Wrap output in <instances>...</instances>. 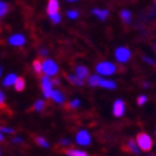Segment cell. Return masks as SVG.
<instances>
[{"instance_id": "8fae6325", "label": "cell", "mask_w": 156, "mask_h": 156, "mask_svg": "<svg viewBox=\"0 0 156 156\" xmlns=\"http://www.w3.org/2000/svg\"><path fill=\"white\" fill-rule=\"evenodd\" d=\"M51 98H52V99H53L56 103H64V100H65L64 94H62L61 91H58V90H52Z\"/></svg>"}, {"instance_id": "e575fe53", "label": "cell", "mask_w": 156, "mask_h": 156, "mask_svg": "<svg viewBox=\"0 0 156 156\" xmlns=\"http://www.w3.org/2000/svg\"><path fill=\"white\" fill-rule=\"evenodd\" d=\"M0 141H3V135L0 133Z\"/></svg>"}, {"instance_id": "cb8c5ba5", "label": "cell", "mask_w": 156, "mask_h": 156, "mask_svg": "<svg viewBox=\"0 0 156 156\" xmlns=\"http://www.w3.org/2000/svg\"><path fill=\"white\" fill-rule=\"evenodd\" d=\"M36 142H37L38 145L43 146V147H48V144H47V141H46L44 138H42V137H37V138H36Z\"/></svg>"}, {"instance_id": "7c38bea8", "label": "cell", "mask_w": 156, "mask_h": 156, "mask_svg": "<svg viewBox=\"0 0 156 156\" xmlns=\"http://www.w3.org/2000/svg\"><path fill=\"white\" fill-rule=\"evenodd\" d=\"M99 87H103V88H105V89H115L117 85H115L114 81L100 79V81H99Z\"/></svg>"}, {"instance_id": "7a4b0ae2", "label": "cell", "mask_w": 156, "mask_h": 156, "mask_svg": "<svg viewBox=\"0 0 156 156\" xmlns=\"http://www.w3.org/2000/svg\"><path fill=\"white\" fill-rule=\"evenodd\" d=\"M117 67L112 62H100L97 65V73L99 75H112L115 73Z\"/></svg>"}, {"instance_id": "277c9868", "label": "cell", "mask_w": 156, "mask_h": 156, "mask_svg": "<svg viewBox=\"0 0 156 156\" xmlns=\"http://www.w3.org/2000/svg\"><path fill=\"white\" fill-rule=\"evenodd\" d=\"M115 58L117 61H119V62H127L129 58H131V52L128 48L126 47H119V48H117L115 51Z\"/></svg>"}, {"instance_id": "2e32d148", "label": "cell", "mask_w": 156, "mask_h": 156, "mask_svg": "<svg viewBox=\"0 0 156 156\" xmlns=\"http://www.w3.org/2000/svg\"><path fill=\"white\" fill-rule=\"evenodd\" d=\"M93 13H94L100 20H104L108 17V14H109L108 10H100V9H94V10H93Z\"/></svg>"}, {"instance_id": "5bb4252c", "label": "cell", "mask_w": 156, "mask_h": 156, "mask_svg": "<svg viewBox=\"0 0 156 156\" xmlns=\"http://www.w3.org/2000/svg\"><path fill=\"white\" fill-rule=\"evenodd\" d=\"M15 79H17V76H15L14 74H9L5 79H4V87H12V85H14L15 83Z\"/></svg>"}, {"instance_id": "d4e9b609", "label": "cell", "mask_w": 156, "mask_h": 156, "mask_svg": "<svg viewBox=\"0 0 156 156\" xmlns=\"http://www.w3.org/2000/svg\"><path fill=\"white\" fill-rule=\"evenodd\" d=\"M43 108H44V102H43V100H38V102L34 104V109H36V111H38V112L42 111Z\"/></svg>"}, {"instance_id": "4316f807", "label": "cell", "mask_w": 156, "mask_h": 156, "mask_svg": "<svg viewBox=\"0 0 156 156\" xmlns=\"http://www.w3.org/2000/svg\"><path fill=\"white\" fill-rule=\"evenodd\" d=\"M147 100V98L145 97V95H141V97H138V99H137V103L140 104V105H142Z\"/></svg>"}, {"instance_id": "30bf717a", "label": "cell", "mask_w": 156, "mask_h": 156, "mask_svg": "<svg viewBox=\"0 0 156 156\" xmlns=\"http://www.w3.org/2000/svg\"><path fill=\"white\" fill-rule=\"evenodd\" d=\"M47 12H48V14H53V13L58 12V3H57V0H50L48 5H47Z\"/></svg>"}, {"instance_id": "83f0119b", "label": "cell", "mask_w": 156, "mask_h": 156, "mask_svg": "<svg viewBox=\"0 0 156 156\" xmlns=\"http://www.w3.org/2000/svg\"><path fill=\"white\" fill-rule=\"evenodd\" d=\"M0 131L5 132V133H14V129L12 128H6V127H0Z\"/></svg>"}, {"instance_id": "f1b7e54d", "label": "cell", "mask_w": 156, "mask_h": 156, "mask_svg": "<svg viewBox=\"0 0 156 156\" xmlns=\"http://www.w3.org/2000/svg\"><path fill=\"white\" fill-rule=\"evenodd\" d=\"M4 104H5V97L3 93L0 91V107H4Z\"/></svg>"}, {"instance_id": "484cf974", "label": "cell", "mask_w": 156, "mask_h": 156, "mask_svg": "<svg viewBox=\"0 0 156 156\" xmlns=\"http://www.w3.org/2000/svg\"><path fill=\"white\" fill-rule=\"evenodd\" d=\"M67 17L71 18V19L77 18V12H76V10H70V12H67Z\"/></svg>"}, {"instance_id": "ffe728a7", "label": "cell", "mask_w": 156, "mask_h": 156, "mask_svg": "<svg viewBox=\"0 0 156 156\" xmlns=\"http://www.w3.org/2000/svg\"><path fill=\"white\" fill-rule=\"evenodd\" d=\"M33 69H34V71L37 74H41L42 73V62L40 60H36L33 62Z\"/></svg>"}, {"instance_id": "4fadbf2b", "label": "cell", "mask_w": 156, "mask_h": 156, "mask_svg": "<svg viewBox=\"0 0 156 156\" xmlns=\"http://www.w3.org/2000/svg\"><path fill=\"white\" fill-rule=\"evenodd\" d=\"M26 87V84H24V79L23 77H17L15 79V83H14V88L17 91H22L23 89H24Z\"/></svg>"}, {"instance_id": "d6986e66", "label": "cell", "mask_w": 156, "mask_h": 156, "mask_svg": "<svg viewBox=\"0 0 156 156\" xmlns=\"http://www.w3.org/2000/svg\"><path fill=\"white\" fill-rule=\"evenodd\" d=\"M121 18L123 19V22L129 23V22H131V12H128V10H122V12H121Z\"/></svg>"}, {"instance_id": "7402d4cb", "label": "cell", "mask_w": 156, "mask_h": 156, "mask_svg": "<svg viewBox=\"0 0 156 156\" xmlns=\"http://www.w3.org/2000/svg\"><path fill=\"white\" fill-rule=\"evenodd\" d=\"M8 9H9V6H8V4H6V3H4V2H0V17H3V15H5V14H6V12H8Z\"/></svg>"}, {"instance_id": "ba28073f", "label": "cell", "mask_w": 156, "mask_h": 156, "mask_svg": "<svg viewBox=\"0 0 156 156\" xmlns=\"http://www.w3.org/2000/svg\"><path fill=\"white\" fill-rule=\"evenodd\" d=\"M9 42L13 46H23L24 42H26V38L23 37L22 34H14V36H12L9 38Z\"/></svg>"}, {"instance_id": "d590c367", "label": "cell", "mask_w": 156, "mask_h": 156, "mask_svg": "<svg viewBox=\"0 0 156 156\" xmlns=\"http://www.w3.org/2000/svg\"><path fill=\"white\" fill-rule=\"evenodd\" d=\"M2 71H3V69H2V67H0V75H2Z\"/></svg>"}, {"instance_id": "52a82bcc", "label": "cell", "mask_w": 156, "mask_h": 156, "mask_svg": "<svg viewBox=\"0 0 156 156\" xmlns=\"http://www.w3.org/2000/svg\"><path fill=\"white\" fill-rule=\"evenodd\" d=\"M124 109H126V107H124V103L122 102L121 99L115 100V103L113 105V114L114 117H122L123 113H124Z\"/></svg>"}, {"instance_id": "ac0fdd59", "label": "cell", "mask_w": 156, "mask_h": 156, "mask_svg": "<svg viewBox=\"0 0 156 156\" xmlns=\"http://www.w3.org/2000/svg\"><path fill=\"white\" fill-rule=\"evenodd\" d=\"M67 155H70V156H85L87 155V152H84V151H79V150H75V149H73V150H67V151H65Z\"/></svg>"}, {"instance_id": "f546056e", "label": "cell", "mask_w": 156, "mask_h": 156, "mask_svg": "<svg viewBox=\"0 0 156 156\" xmlns=\"http://www.w3.org/2000/svg\"><path fill=\"white\" fill-rule=\"evenodd\" d=\"M79 100H73V102H71V104H70V107H71V108H77V107H79Z\"/></svg>"}, {"instance_id": "d6a6232c", "label": "cell", "mask_w": 156, "mask_h": 156, "mask_svg": "<svg viewBox=\"0 0 156 156\" xmlns=\"http://www.w3.org/2000/svg\"><path fill=\"white\" fill-rule=\"evenodd\" d=\"M13 142H22V140H20V138H14Z\"/></svg>"}, {"instance_id": "5b68a950", "label": "cell", "mask_w": 156, "mask_h": 156, "mask_svg": "<svg viewBox=\"0 0 156 156\" xmlns=\"http://www.w3.org/2000/svg\"><path fill=\"white\" fill-rule=\"evenodd\" d=\"M42 90H43V94L46 98H51V94H52V81L48 79V76L46 75L42 77Z\"/></svg>"}, {"instance_id": "3957f363", "label": "cell", "mask_w": 156, "mask_h": 156, "mask_svg": "<svg viewBox=\"0 0 156 156\" xmlns=\"http://www.w3.org/2000/svg\"><path fill=\"white\" fill-rule=\"evenodd\" d=\"M42 70L47 76H53L57 74L58 67L56 65V62H53L52 60H46L42 62Z\"/></svg>"}, {"instance_id": "9c48e42d", "label": "cell", "mask_w": 156, "mask_h": 156, "mask_svg": "<svg viewBox=\"0 0 156 156\" xmlns=\"http://www.w3.org/2000/svg\"><path fill=\"white\" fill-rule=\"evenodd\" d=\"M75 71H76V76H79L80 79H83V80L85 79V77L89 76V70L85 66H77Z\"/></svg>"}, {"instance_id": "9a60e30c", "label": "cell", "mask_w": 156, "mask_h": 156, "mask_svg": "<svg viewBox=\"0 0 156 156\" xmlns=\"http://www.w3.org/2000/svg\"><path fill=\"white\" fill-rule=\"evenodd\" d=\"M126 150H127V151H131V152H133V154H138V147H137V144H135L133 140H129V141H128Z\"/></svg>"}, {"instance_id": "e0dca14e", "label": "cell", "mask_w": 156, "mask_h": 156, "mask_svg": "<svg viewBox=\"0 0 156 156\" xmlns=\"http://www.w3.org/2000/svg\"><path fill=\"white\" fill-rule=\"evenodd\" d=\"M100 77L99 75H94V76H90V79H89V84L91 85V87H98L99 85V81H100Z\"/></svg>"}, {"instance_id": "8d00e7d4", "label": "cell", "mask_w": 156, "mask_h": 156, "mask_svg": "<svg viewBox=\"0 0 156 156\" xmlns=\"http://www.w3.org/2000/svg\"><path fill=\"white\" fill-rule=\"evenodd\" d=\"M67 2H75V0H67Z\"/></svg>"}, {"instance_id": "1f68e13d", "label": "cell", "mask_w": 156, "mask_h": 156, "mask_svg": "<svg viewBox=\"0 0 156 156\" xmlns=\"http://www.w3.org/2000/svg\"><path fill=\"white\" fill-rule=\"evenodd\" d=\"M144 60H146L147 62H149V64H152V61H151L150 58H147V57H144Z\"/></svg>"}, {"instance_id": "603a6c76", "label": "cell", "mask_w": 156, "mask_h": 156, "mask_svg": "<svg viewBox=\"0 0 156 156\" xmlns=\"http://www.w3.org/2000/svg\"><path fill=\"white\" fill-rule=\"evenodd\" d=\"M50 18H51V20H52L53 23H58L60 19H61L58 12H57V13H53V14H50Z\"/></svg>"}, {"instance_id": "836d02e7", "label": "cell", "mask_w": 156, "mask_h": 156, "mask_svg": "<svg viewBox=\"0 0 156 156\" xmlns=\"http://www.w3.org/2000/svg\"><path fill=\"white\" fill-rule=\"evenodd\" d=\"M41 55H47V52H46L44 50H42V51H41Z\"/></svg>"}, {"instance_id": "4dcf8cb0", "label": "cell", "mask_w": 156, "mask_h": 156, "mask_svg": "<svg viewBox=\"0 0 156 156\" xmlns=\"http://www.w3.org/2000/svg\"><path fill=\"white\" fill-rule=\"evenodd\" d=\"M61 144H62V145H69V144H70V141H69V140H62Z\"/></svg>"}, {"instance_id": "8992f818", "label": "cell", "mask_w": 156, "mask_h": 156, "mask_svg": "<svg viewBox=\"0 0 156 156\" xmlns=\"http://www.w3.org/2000/svg\"><path fill=\"white\" fill-rule=\"evenodd\" d=\"M76 142L79 145H89L90 144V136L87 131H80L76 135Z\"/></svg>"}, {"instance_id": "44dd1931", "label": "cell", "mask_w": 156, "mask_h": 156, "mask_svg": "<svg viewBox=\"0 0 156 156\" xmlns=\"http://www.w3.org/2000/svg\"><path fill=\"white\" fill-rule=\"evenodd\" d=\"M69 80L73 84H76V85H83L84 84V80L80 79L79 76H69Z\"/></svg>"}, {"instance_id": "6da1fadb", "label": "cell", "mask_w": 156, "mask_h": 156, "mask_svg": "<svg viewBox=\"0 0 156 156\" xmlns=\"http://www.w3.org/2000/svg\"><path fill=\"white\" fill-rule=\"evenodd\" d=\"M136 144L142 151L147 152L152 149V140L149 135L146 133H138L136 137Z\"/></svg>"}]
</instances>
